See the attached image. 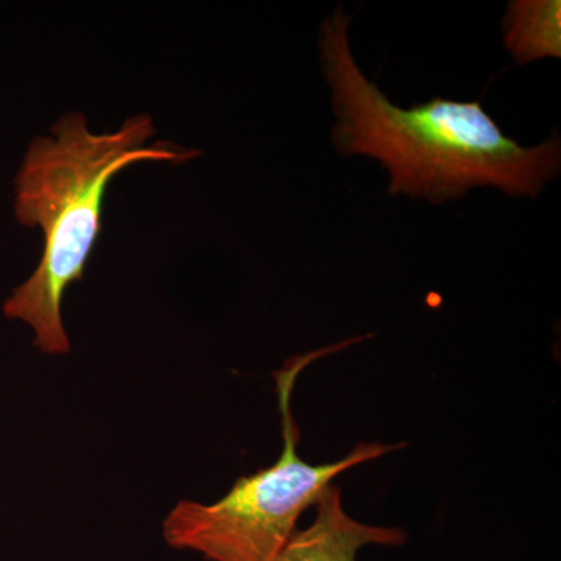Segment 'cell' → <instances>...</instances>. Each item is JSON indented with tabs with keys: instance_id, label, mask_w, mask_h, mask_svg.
Here are the masks:
<instances>
[{
	"instance_id": "6da1fadb",
	"label": "cell",
	"mask_w": 561,
	"mask_h": 561,
	"mask_svg": "<svg viewBox=\"0 0 561 561\" xmlns=\"http://www.w3.org/2000/svg\"><path fill=\"white\" fill-rule=\"evenodd\" d=\"M342 7L321 24V70L330 84L332 142L343 157L375 158L390 172V195L440 205L472 187L538 197L560 173L559 136L524 147L501 130L482 102L435 98L411 108L393 105L364 76L348 39Z\"/></svg>"
},
{
	"instance_id": "7a4b0ae2",
	"label": "cell",
	"mask_w": 561,
	"mask_h": 561,
	"mask_svg": "<svg viewBox=\"0 0 561 561\" xmlns=\"http://www.w3.org/2000/svg\"><path fill=\"white\" fill-rule=\"evenodd\" d=\"M54 136L33 140L14 187V214L25 227L44 232V253L31 278L5 302L7 319L21 320L35 332V346L46 354L69 353L61 302L84 265L102 230L106 187L117 173L142 161L181 164L201 154L176 144L147 146L154 136L150 116L130 117L117 131L95 135L83 114L70 113L51 127Z\"/></svg>"
},
{
	"instance_id": "3957f363",
	"label": "cell",
	"mask_w": 561,
	"mask_h": 561,
	"mask_svg": "<svg viewBox=\"0 0 561 561\" xmlns=\"http://www.w3.org/2000/svg\"><path fill=\"white\" fill-rule=\"evenodd\" d=\"M357 341L291 357L275 373L284 440L279 459L238 479L216 504L179 502L164 522V538L171 548L191 549L210 561H276L297 530L302 512L316 504L332 479L404 448V443H359L342 460L324 465L308 463L298 454L300 427L291 412L298 376L311 362Z\"/></svg>"
},
{
	"instance_id": "277c9868",
	"label": "cell",
	"mask_w": 561,
	"mask_h": 561,
	"mask_svg": "<svg viewBox=\"0 0 561 561\" xmlns=\"http://www.w3.org/2000/svg\"><path fill=\"white\" fill-rule=\"evenodd\" d=\"M308 529L295 530L276 561H357L365 546H402L408 537L400 527L370 526L343 511L341 489L324 486Z\"/></svg>"
},
{
	"instance_id": "5b68a950",
	"label": "cell",
	"mask_w": 561,
	"mask_h": 561,
	"mask_svg": "<svg viewBox=\"0 0 561 561\" xmlns=\"http://www.w3.org/2000/svg\"><path fill=\"white\" fill-rule=\"evenodd\" d=\"M504 43L516 61L560 58L559 0H519L511 2L504 16Z\"/></svg>"
}]
</instances>
